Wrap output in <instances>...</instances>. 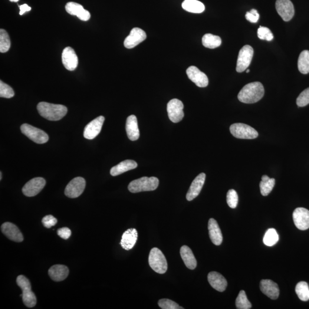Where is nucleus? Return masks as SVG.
Instances as JSON below:
<instances>
[{
	"mask_svg": "<svg viewBox=\"0 0 309 309\" xmlns=\"http://www.w3.org/2000/svg\"><path fill=\"white\" fill-rule=\"evenodd\" d=\"M14 91L9 85L0 81V97L10 98L14 97Z\"/></svg>",
	"mask_w": 309,
	"mask_h": 309,
	"instance_id": "obj_37",
	"label": "nucleus"
},
{
	"mask_svg": "<svg viewBox=\"0 0 309 309\" xmlns=\"http://www.w3.org/2000/svg\"><path fill=\"white\" fill-rule=\"evenodd\" d=\"M227 203L230 208L235 209L238 205V196L235 190H230L227 193Z\"/></svg>",
	"mask_w": 309,
	"mask_h": 309,
	"instance_id": "obj_38",
	"label": "nucleus"
},
{
	"mask_svg": "<svg viewBox=\"0 0 309 309\" xmlns=\"http://www.w3.org/2000/svg\"><path fill=\"white\" fill-rule=\"evenodd\" d=\"M9 1L11 2H17L19 1V0H9Z\"/></svg>",
	"mask_w": 309,
	"mask_h": 309,
	"instance_id": "obj_46",
	"label": "nucleus"
},
{
	"mask_svg": "<svg viewBox=\"0 0 309 309\" xmlns=\"http://www.w3.org/2000/svg\"><path fill=\"white\" fill-rule=\"evenodd\" d=\"M71 230L68 228H62L58 230V234L60 237L64 239H68L71 236Z\"/></svg>",
	"mask_w": 309,
	"mask_h": 309,
	"instance_id": "obj_44",
	"label": "nucleus"
},
{
	"mask_svg": "<svg viewBox=\"0 0 309 309\" xmlns=\"http://www.w3.org/2000/svg\"><path fill=\"white\" fill-rule=\"evenodd\" d=\"M184 105L182 102L177 98L171 100L167 104V110L169 119L173 123H179L184 117Z\"/></svg>",
	"mask_w": 309,
	"mask_h": 309,
	"instance_id": "obj_9",
	"label": "nucleus"
},
{
	"mask_svg": "<svg viewBox=\"0 0 309 309\" xmlns=\"http://www.w3.org/2000/svg\"><path fill=\"white\" fill-rule=\"evenodd\" d=\"M295 292L301 301L305 302L309 300V288L307 282L302 281L298 283L296 285Z\"/></svg>",
	"mask_w": 309,
	"mask_h": 309,
	"instance_id": "obj_33",
	"label": "nucleus"
},
{
	"mask_svg": "<svg viewBox=\"0 0 309 309\" xmlns=\"http://www.w3.org/2000/svg\"><path fill=\"white\" fill-rule=\"evenodd\" d=\"M205 179L206 174L201 173L193 180L186 195V199L188 201H192L199 195L204 184H205Z\"/></svg>",
	"mask_w": 309,
	"mask_h": 309,
	"instance_id": "obj_18",
	"label": "nucleus"
},
{
	"mask_svg": "<svg viewBox=\"0 0 309 309\" xmlns=\"http://www.w3.org/2000/svg\"><path fill=\"white\" fill-rule=\"evenodd\" d=\"M2 179V173H0V180Z\"/></svg>",
	"mask_w": 309,
	"mask_h": 309,
	"instance_id": "obj_47",
	"label": "nucleus"
},
{
	"mask_svg": "<svg viewBox=\"0 0 309 309\" xmlns=\"http://www.w3.org/2000/svg\"><path fill=\"white\" fill-rule=\"evenodd\" d=\"M16 282L22 291V301L26 307L31 308L35 307L37 303V299L34 292L32 291L30 282L24 275H19Z\"/></svg>",
	"mask_w": 309,
	"mask_h": 309,
	"instance_id": "obj_4",
	"label": "nucleus"
},
{
	"mask_svg": "<svg viewBox=\"0 0 309 309\" xmlns=\"http://www.w3.org/2000/svg\"><path fill=\"white\" fill-rule=\"evenodd\" d=\"M230 133L238 139H254L258 136L254 128L243 123H235L230 127Z\"/></svg>",
	"mask_w": 309,
	"mask_h": 309,
	"instance_id": "obj_6",
	"label": "nucleus"
},
{
	"mask_svg": "<svg viewBox=\"0 0 309 309\" xmlns=\"http://www.w3.org/2000/svg\"><path fill=\"white\" fill-rule=\"evenodd\" d=\"M275 183V179L270 178L267 175H263L261 182L259 184L261 194L263 196H268L273 189Z\"/></svg>",
	"mask_w": 309,
	"mask_h": 309,
	"instance_id": "obj_31",
	"label": "nucleus"
},
{
	"mask_svg": "<svg viewBox=\"0 0 309 309\" xmlns=\"http://www.w3.org/2000/svg\"><path fill=\"white\" fill-rule=\"evenodd\" d=\"M11 40L7 32L4 29H0V52L5 53L11 48Z\"/></svg>",
	"mask_w": 309,
	"mask_h": 309,
	"instance_id": "obj_35",
	"label": "nucleus"
},
{
	"mask_svg": "<svg viewBox=\"0 0 309 309\" xmlns=\"http://www.w3.org/2000/svg\"><path fill=\"white\" fill-rule=\"evenodd\" d=\"M19 15H22L25 14V12L30 11L31 10V8L30 6H29L27 4H23L22 5L19 6Z\"/></svg>",
	"mask_w": 309,
	"mask_h": 309,
	"instance_id": "obj_45",
	"label": "nucleus"
},
{
	"mask_svg": "<svg viewBox=\"0 0 309 309\" xmlns=\"http://www.w3.org/2000/svg\"><path fill=\"white\" fill-rule=\"evenodd\" d=\"M180 253L186 267L191 270L195 269L197 266V262L192 250L188 246H183L180 248Z\"/></svg>",
	"mask_w": 309,
	"mask_h": 309,
	"instance_id": "obj_28",
	"label": "nucleus"
},
{
	"mask_svg": "<svg viewBox=\"0 0 309 309\" xmlns=\"http://www.w3.org/2000/svg\"><path fill=\"white\" fill-rule=\"evenodd\" d=\"M126 130L128 137L131 141H135L139 139L140 132L137 118L135 115L128 116L126 121Z\"/></svg>",
	"mask_w": 309,
	"mask_h": 309,
	"instance_id": "obj_24",
	"label": "nucleus"
},
{
	"mask_svg": "<svg viewBox=\"0 0 309 309\" xmlns=\"http://www.w3.org/2000/svg\"><path fill=\"white\" fill-rule=\"evenodd\" d=\"M20 129L23 134L36 143L44 144L47 143L49 140V136L47 133L31 125L22 124Z\"/></svg>",
	"mask_w": 309,
	"mask_h": 309,
	"instance_id": "obj_7",
	"label": "nucleus"
},
{
	"mask_svg": "<svg viewBox=\"0 0 309 309\" xmlns=\"http://www.w3.org/2000/svg\"><path fill=\"white\" fill-rule=\"evenodd\" d=\"M42 223L45 228L49 229L57 225L58 219L55 218L54 216L49 215L45 216L42 218Z\"/></svg>",
	"mask_w": 309,
	"mask_h": 309,
	"instance_id": "obj_42",
	"label": "nucleus"
},
{
	"mask_svg": "<svg viewBox=\"0 0 309 309\" xmlns=\"http://www.w3.org/2000/svg\"><path fill=\"white\" fill-rule=\"evenodd\" d=\"M222 40L219 36L210 34H206L202 38V44L204 47L210 49H214L221 45Z\"/></svg>",
	"mask_w": 309,
	"mask_h": 309,
	"instance_id": "obj_30",
	"label": "nucleus"
},
{
	"mask_svg": "<svg viewBox=\"0 0 309 309\" xmlns=\"http://www.w3.org/2000/svg\"><path fill=\"white\" fill-rule=\"evenodd\" d=\"M309 104V88L306 89L297 98L298 107H303Z\"/></svg>",
	"mask_w": 309,
	"mask_h": 309,
	"instance_id": "obj_41",
	"label": "nucleus"
},
{
	"mask_svg": "<svg viewBox=\"0 0 309 309\" xmlns=\"http://www.w3.org/2000/svg\"><path fill=\"white\" fill-rule=\"evenodd\" d=\"M208 281L210 285L219 292H223L228 287V282L222 275L215 271L210 272L208 274Z\"/></svg>",
	"mask_w": 309,
	"mask_h": 309,
	"instance_id": "obj_22",
	"label": "nucleus"
},
{
	"mask_svg": "<svg viewBox=\"0 0 309 309\" xmlns=\"http://www.w3.org/2000/svg\"><path fill=\"white\" fill-rule=\"evenodd\" d=\"M208 229L210 239L213 244L216 246L221 245L223 241L222 232L214 219L211 218L209 220Z\"/></svg>",
	"mask_w": 309,
	"mask_h": 309,
	"instance_id": "obj_25",
	"label": "nucleus"
},
{
	"mask_svg": "<svg viewBox=\"0 0 309 309\" xmlns=\"http://www.w3.org/2000/svg\"><path fill=\"white\" fill-rule=\"evenodd\" d=\"M265 94L264 87L260 82L246 84L238 95L239 100L246 104H253L260 100Z\"/></svg>",
	"mask_w": 309,
	"mask_h": 309,
	"instance_id": "obj_1",
	"label": "nucleus"
},
{
	"mask_svg": "<svg viewBox=\"0 0 309 309\" xmlns=\"http://www.w3.org/2000/svg\"><path fill=\"white\" fill-rule=\"evenodd\" d=\"M189 79L200 88L206 87L209 84L208 77L195 66H191L186 71Z\"/></svg>",
	"mask_w": 309,
	"mask_h": 309,
	"instance_id": "obj_16",
	"label": "nucleus"
},
{
	"mask_svg": "<svg viewBox=\"0 0 309 309\" xmlns=\"http://www.w3.org/2000/svg\"><path fill=\"white\" fill-rule=\"evenodd\" d=\"M182 6L185 11L193 14H200L205 10V5L198 0H185Z\"/></svg>",
	"mask_w": 309,
	"mask_h": 309,
	"instance_id": "obj_29",
	"label": "nucleus"
},
{
	"mask_svg": "<svg viewBox=\"0 0 309 309\" xmlns=\"http://www.w3.org/2000/svg\"><path fill=\"white\" fill-rule=\"evenodd\" d=\"M246 72H247V73H249V72H250V70H247V71H246Z\"/></svg>",
	"mask_w": 309,
	"mask_h": 309,
	"instance_id": "obj_48",
	"label": "nucleus"
},
{
	"mask_svg": "<svg viewBox=\"0 0 309 309\" xmlns=\"http://www.w3.org/2000/svg\"><path fill=\"white\" fill-rule=\"evenodd\" d=\"M149 262L151 269L157 273L163 274L167 271L168 265L166 258L159 249L154 248L151 249Z\"/></svg>",
	"mask_w": 309,
	"mask_h": 309,
	"instance_id": "obj_5",
	"label": "nucleus"
},
{
	"mask_svg": "<svg viewBox=\"0 0 309 309\" xmlns=\"http://www.w3.org/2000/svg\"><path fill=\"white\" fill-rule=\"evenodd\" d=\"M65 10L69 14L77 16L82 21H87L91 18L90 13L83 6L77 2H69L65 5Z\"/></svg>",
	"mask_w": 309,
	"mask_h": 309,
	"instance_id": "obj_19",
	"label": "nucleus"
},
{
	"mask_svg": "<svg viewBox=\"0 0 309 309\" xmlns=\"http://www.w3.org/2000/svg\"><path fill=\"white\" fill-rule=\"evenodd\" d=\"M138 237L137 230L130 229L124 232L121 238L120 245L126 251H130L135 245Z\"/></svg>",
	"mask_w": 309,
	"mask_h": 309,
	"instance_id": "obj_23",
	"label": "nucleus"
},
{
	"mask_svg": "<svg viewBox=\"0 0 309 309\" xmlns=\"http://www.w3.org/2000/svg\"><path fill=\"white\" fill-rule=\"evenodd\" d=\"M49 277L52 280L60 282L66 279L69 274V269L64 265H56L49 269L48 271Z\"/></svg>",
	"mask_w": 309,
	"mask_h": 309,
	"instance_id": "obj_26",
	"label": "nucleus"
},
{
	"mask_svg": "<svg viewBox=\"0 0 309 309\" xmlns=\"http://www.w3.org/2000/svg\"><path fill=\"white\" fill-rule=\"evenodd\" d=\"M292 218L295 226L299 230H306L309 228V211L307 209H296L292 213Z\"/></svg>",
	"mask_w": 309,
	"mask_h": 309,
	"instance_id": "obj_15",
	"label": "nucleus"
},
{
	"mask_svg": "<svg viewBox=\"0 0 309 309\" xmlns=\"http://www.w3.org/2000/svg\"><path fill=\"white\" fill-rule=\"evenodd\" d=\"M46 181L42 177H35L25 184L22 189L24 195L28 197L37 195L44 189Z\"/></svg>",
	"mask_w": 309,
	"mask_h": 309,
	"instance_id": "obj_11",
	"label": "nucleus"
},
{
	"mask_svg": "<svg viewBox=\"0 0 309 309\" xmlns=\"http://www.w3.org/2000/svg\"><path fill=\"white\" fill-rule=\"evenodd\" d=\"M1 229L3 234L11 241L21 242L24 240V236L19 229L12 223H4L2 225Z\"/></svg>",
	"mask_w": 309,
	"mask_h": 309,
	"instance_id": "obj_20",
	"label": "nucleus"
},
{
	"mask_svg": "<svg viewBox=\"0 0 309 309\" xmlns=\"http://www.w3.org/2000/svg\"><path fill=\"white\" fill-rule=\"evenodd\" d=\"M254 50L250 45H245L242 47L239 51L237 63H236V71L241 73L247 70L251 65Z\"/></svg>",
	"mask_w": 309,
	"mask_h": 309,
	"instance_id": "obj_8",
	"label": "nucleus"
},
{
	"mask_svg": "<svg viewBox=\"0 0 309 309\" xmlns=\"http://www.w3.org/2000/svg\"><path fill=\"white\" fill-rule=\"evenodd\" d=\"M261 291L271 300H277L279 295L278 286L270 279H263L260 283Z\"/></svg>",
	"mask_w": 309,
	"mask_h": 309,
	"instance_id": "obj_21",
	"label": "nucleus"
},
{
	"mask_svg": "<svg viewBox=\"0 0 309 309\" xmlns=\"http://www.w3.org/2000/svg\"><path fill=\"white\" fill-rule=\"evenodd\" d=\"M39 114L45 119L51 121H58L64 117L67 114V108L63 105L54 104L40 102L38 105Z\"/></svg>",
	"mask_w": 309,
	"mask_h": 309,
	"instance_id": "obj_2",
	"label": "nucleus"
},
{
	"mask_svg": "<svg viewBox=\"0 0 309 309\" xmlns=\"http://www.w3.org/2000/svg\"><path fill=\"white\" fill-rule=\"evenodd\" d=\"M104 120V117L100 116L88 123L84 131V137L85 139L92 140L96 137L100 133Z\"/></svg>",
	"mask_w": 309,
	"mask_h": 309,
	"instance_id": "obj_14",
	"label": "nucleus"
},
{
	"mask_svg": "<svg viewBox=\"0 0 309 309\" xmlns=\"http://www.w3.org/2000/svg\"><path fill=\"white\" fill-rule=\"evenodd\" d=\"M137 164L135 161L133 160H126L121 162L117 165L115 166L111 169L110 174L112 176H115L128 172L131 170L136 169Z\"/></svg>",
	"mask_w": 309,
	"mask_h": 309,
	"instance_id": "obj_27",
	"label": "nucleus"
},
{
	"mask_svg": "<svg viewBox=\"0 0 309 309\" xmlns=\"http://www.w3.org/2000/svg\"><path fill=\"white\" fill-rule=\"evenodd\" d=\"M146 38V32L142 29L134 28L131 30L130 35L125 39L124 47L127 49H132L145 40Z\"/></svg>",
	"mask_w": 309,
	"mask_h": 309,
	"instance_id": "obj_13",
	"label": "nucleus"
},
{
	"mask_svg": "<svg viewBox=\"0 0 309 309\" xmlns=\"http://www.w3.org/2000/svg\"><path fill=\"white\" fill-rule=\"evenodd\" d=\"M258 37L261 40L268 41H271L274 39V36L268 28L260 27L258 29Z\"/></svg>",
	"mask_w": 309,
	"mask_h": 309,
	"instance_id": "obj_40",
	"label": "nucleus"
},
{
	"mask_svg": "<svg viewBox=\"0 0 309 309\" xmlns=\"http://www.w3.org/2000/svg\"><path fill=\"white\" fill-rule=\"evenodd\" d=\"M62 62L67 70L73 71L78 65V58L73 48L66 47L62 53Z\"/></svg>",
	"mask_w": 309,
	"mask_h": 309,
	"instance_id": "obj_17",
	"label": "nucleus"
},
{
	"mask_svg": "<svg viewBox=\"0 0 309 309\" xmlns=\"http://www.w3.org/2000/svg\"><path fill=\"white\" fill-rule=\"evenodd\" d=\"M298 68L299 71L302 74H308L309 73V51L305 50L301 52L298 58Z\"/></svg>",
	"mask_w": 309,
	"mask_h": 309,
	"instance_id": "obj_32",
	"label": "nucleus"
},
{
	"mask_svg": "<svg viewBox=\"0 0 309 309\" xmlns=\"http://www.w3.org/2000/svg\"><path fill=\"white\" fill-rule=\"evenodd\" d=\"M275 8L283 20L289 21L293 18L294 8L290 0H277Z\"/></svg>",
	"mask_w": 309,
	"mask_h": 309,
	"instance_id": "obj_12",
	"label": "nucleus"
},
{
	"mask_svg": "<svg viewBox=\"0 0 309 309\" xmlns=\"http://www.w3.org/2000/svg\"><path fill=\"white\" fill-rule=\"evenodd\" d=\"M159 307L162 309H183L184 308L169 299H162L158 302Z\"/></svg>",
	"mask_w": 309,
	"mask_h": 309,
	"instance_id": "obj_39",
	"label": "nucleus"
},
{
	"mask_svg": "<svg viewBox=\"0 0 309 309\" xmlns=\"http://www.w3.org/2000/svg\"><path fill=\"white\" fill-rule=\"evenodd\" d=\"M235 305L238 309H249L252 307L251 302L248 300L247 296L244 290L239 292V295L236 299Z\"/></svg>",
	"mask_w": 309,
	"mask_h": 309,
	"instance_id": "obj_36",
	"label": "nucleus"
},
{
	"mask_svg": "<svg viewBox=\"0 0 309 309\" xmlns=\"http://www.w3.org/2000/svg\"><path fill=\"white\" fill-rule=\"evenodd\" d=\"M86 183L82 177H77L68 183L65 189V194L68 198H76L83 193Z\"/></svg>",
	"mask_w": 309,
	"mask_h": 309,
	"instance_id": "obj_10",
	"label": "nucleus"
},
{
	"mask_svg": "<svg viewBox=\"0 0 309 309\" xmlns=\"http://www.w3.org/2000/svg\"><path fill=\"white\" fill-rule=\"evenodd\" d=\"M246 19L250 22L256 23L258 21L259 15L256 10L253 9L251 11L246 13Z\"/></svg>",
	"mask_w": 309,
	"mask_h": 309,
	"instance_id": "obj_43",
	"label": "nucleus"
},
{
	"mask_svg": "<svg viewBox=\"0 0 309 309\" xmlns=\"http://www.w3.org/2000/svg\"><path fill=\"white\" fill-rule=\"evenodd\" d=\"M159 184V179L157 177L144 176L133 180L128 185V189L132 193L151 192L155 190Z\"/></svg>",
	"mask_w": 309,
	"mask_h": 309,
	"instance_id": "obj_3",
	"label": "nucleus"
},
{
	"mask_svg": "<svg viewBox=\"0 0 309 309\" xmlns=\"http://www.w3.org/2000/svg\"><path fill=\"white\" fill-rule=\"evenodd\" d=\"M279 241V236L274 229H270L265 233L264 237V243L266 246H273Z\"/></svg>",
	"mask_w": 309,
	"mask_h": 309,
	"instance_id": "obj_34",
	"label": "nucleus"
}]
</instances>
